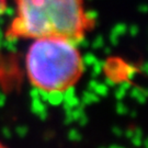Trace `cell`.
Instances as JSON below:
<instances>
[{
    "label": "cell",
    "mask_w": 148,
    "mask_h": 148,
    "mask_svg": "<svg viewBox=\"0 0 148 148\" xmlns=\"http://www.w3.org/2000/svg\"><path fill=\"white\" fill-rule=\"evenodd\" d=\"M16 16L5 31L10 41L58 37L78 43L95 27L85 0H14Z\"/></svg>",
    "instance_id": "6da1fadb"
},
{
    "label": "cell",
    "mask_w": 148,
    "mask_h": 148,
    "mask_svg": "<svg viewBox=\"0 0 148 148\" xmlns=\"http://www.w3.org/2000/svg\"><path fill=\"white\" fill-rule=\"evenodd\" d=\"M27 78L36 89L54 93L73 88L84 74V60L76 43L58 38H36L25 56Z\"/></svg>",
    "instance_id": "7a4b0ae2"
},
{
    "label": "cell",
    "mask_w": 148,
    "mask_h": 148,
    "mask_svg": "<svg viewBox=\"0 0 148 148\" xmlns=\"http://www.w3.org/2000/svg\"><path fill=\"white\" fill-rule=\"evenodd\" d=\"M7 8V0H0V16L5 11Z\"/></svg>",
    "instance_id": "3957f363"
}]
</instances>
